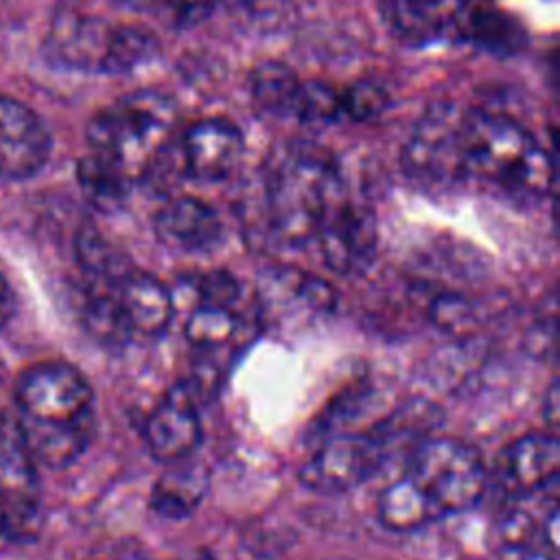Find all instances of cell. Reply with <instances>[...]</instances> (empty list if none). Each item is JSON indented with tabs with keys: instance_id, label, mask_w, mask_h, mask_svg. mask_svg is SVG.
Segmentation results:
<instances>
[{
	"instance_id": "obj_28",
	"label": "cell",
	"mask_w": 560,
	"mask_h": 560,
	"mask_svg": "<svg viewBox=\"0 0 560 560\" xmlns=\"http://www.w3.org/2000/svg\"><path fill=\"white\" fill-rule=\"evenodd\" d=\"M429 319L453 337H468L479 328V311L466 295L440 293L429 304Z\"/></svg>"
},
{
	"instance_id": "obj_12",
	"label": "cell",
	"mask_w": 560,
	"mask_h": 560,
	"mask_svg": "<svg viewBox=\"0 0 560 560\" xmlns=\"http://www.w3.org/2000/svg\"><path fill=\"white\" fill-rule=\"evenodd\" d=\"M149 453L164 464L188 459L201 442L197 396L186 381L175 383L144 422Z\"/></svg>"
},
{
	"instance_id": "obj_1",
	"label": "cell",
	"mask_w": 560,
	"mask_h": 560,
	"mask_svg": "<svg viewBox=\"0 0 560 560\" xmlns=\"http://www.w3.org/2000/svg\"><path fill=\"white\" fill-rule=\"evenodd\" d=\"M262 186L269 228L287 245L315 241L326 210L346 190L332 153L311 140L278 144Z\"/></svg>"
},
{
	"instance_id": "obj_21",
	"label": "cell",
	"mask_w": 560,
	"mask_h": 560,
	"mask_svg": "<svg viewBox=\"0 0 560 560\" xmlns=\"http://www.w3.org/2000/svg\"><path fill=\"white\" fill-rule=\"evenodd\" d=\"M376 516L385 529L407 534L424 527L435 518H442V512L431 501L427 490L407 472L381 492Z\"/></svg>"
},
{
	"instance_id": "obj_10",
	"label": "cell",
	"mask_w": 560,
	"mask_h": 560,
	"mask_svg": "<svg viewBox=\"0 0 560 560\" xmlns=\"http://www.w3.org/2000/svg\"><path fill=\"white\" fill-rule=\"evenodd\" d=\"M175 149L186 179L219 182L241 164L243 131L228 118H199L175 131Z\"/></svg>"
},
{
	"instance_id": "obj_13",
	"label": "cell",
	"mask_w": 560,
	"mask_h": 560,
	"mask_svg": "<svg viewBox=\"0 0 560 560\" xmlns=\"http://www.w3.org/2000/svg\"><path fill=\"white\" fill-rule=\"evenodd\" d=\"M116 24L85 13H61L50 28V48L55 57L77 70L105 72L109 44Z\"/></svg>"
},
{
	"instance_id": "obj_5",
	"label": "cell",
	"mask_w": 560,
	"mask_h": 560,
	"mask_svg": "<svg viewBox=\"0 0 560 560\" xmlns=\"http://www.w3.org/2000/svg\"><path fill=\"white\" fill-rule=\"evenodd\" d=\"M462 122L464 109L448 101L420 114L400 151V166L411 182L438 188L466 179Z\"/></svg>"
},
{
	"instance_id": "obj_11",
	"label": "cell",
	"mask_w": 560,
	"mask_h": 560,
	"mask_svg": "<svg viewBox=\"0 0 560 560\" xmlns=\"http://www.w3.org/2000/svg\"><path fill=\"white\" fill-rule=\"evenodd\" d=\"M44 120L13 96L0 94V182L33 177L50 155Z\"/></svg>"
},
{
	"instance_id": "obj_34",
	"label": "cell",
	"mask_w": 560,
	"mask_h": 560,
	"mask_svg": "<svg viewBox=\"0 0 560 560\" xmlns=\"http://www.w3.org/2000/svg\"><path fill=\"white\" fill-rule=\"evenodd\" d=\"M15 313V293L11 282L0 273V328L9 324Z\"/></svg>"
},
{
	"instance_id": "obj_36",
	"label": "cell",
	"mask_w": 560,
	"mask_h": 560,
	"mask_svg": "<svg viewBox=\"0 0 560 560\" xmlns=\"http://www.w3.org/2000/svg\"><path fill=\"white\" fill-rule=\"evenodd\" d=\"M120 2H125V4H144L149 0H120Z\"/></svg>"
},
{
	"instance_id": "obj_7",
	"label": "cell",
	"mask_w": 560,
	"mask_h": 560,
	"mask_svg": "<svg viewBox=\"0 0 560 560\" xmlns=\"http://www.w3.org/2000/svg\"><path fill=\"white\" fill-rule=\"evenodd\" d=\"M387 442L378 429L324 438L300 468V481L317 492H343L370 479L385 459Z\"/></svg>"
},
{
	"instance_id": "obj_32",
	"label": "cell",
	"mask_w": 560,
	"mask_h": 560,
	"mask_svg": "<svg viewBox=\"0 0 560 560\" xmlns=\"http://www.w3.org/2000/svg\"><path fill=\"white\" fill-rule=\"evenodd\" d=\"M540 523H542V518H536L529 510L512 508L510 512L503 514V518L499 523V538L505 547L521 551L527 542L534 540V536L540 529Z\"/></svg>"
},
{
	"instance_id": "obj_23",
	"label": "cell",
	"mask_w": 560,
	"mask_h": 560,
	"mask_svg": "<svg viewBox=\"0 0 560 560\" xmlns=\"http://www.w3.org/2000/svg\"><path fill=\"white\" fill-rule=\"evenodd\" d=\"M74 254H77L79 267L83 269L92 287L114 289L133 269L127 254L120 247H116L94 225H83L77 232Z\"/></svg>"
},
{
	"instance_id": "obj_3",
	"label": "cell",
	"mask_w": 560,
	"mask_h": 560,
	"mask_svg": "<svg viewBox=\"0 0 560 560\" xmlns=\"http://www.w3.org/2000/svg\"><path fill=\"white\" fill-rule=\"evenodd\" d=\"M177 105L158 90L133 92L101 109L85 129L88 155L103 162L131 186L153 155V151L175 133Z\"/></svg>"
},
{
	"instance_id": "obj_4",
	"label": "cell",
	"mask_w": 560,
	"mask_h": 560,
	"mask_svg": "<svg viewBox=\"0 0 560 560\" xmlns=\"http://www.w3.org/2000/svg\"><path fill=\"white\" fill-rule=\"evenodd\" d=\"M409 475L427 490L442 516L472 508L488 486V470L477 448L455 438L420 442Z\"/></svg>"
},
{
	"instance_id": "obj_35",
	"label": "cell",
	"mask_w": 560,
	"mask_h": 560,
	"mask_svg": "<svg viewBox=\"0 0 560 560\" xmlns=\"http://www.w3.org/2000/svg\"><path fill=\"white\" fill-rule=\"evenodd\" d=\"M542 416H545V420L549 422L551 429L558 424V389H556V385H551L549 392L545 394V400H542Z\"/></svg>"
},
{
	"instance_id": "obj_26",
	"label": "cell",
	"mask_w": 560,
	"mask_h": 560,
	"mask_svg": "<svg viewBox=\"0 0 560 560\" xmlns=\"http://www.w3.org/2000/svg\"><path fill=\"white\" fill-rule=\"evenodd\" d=\"M238 330V317L234 308L197 302L186 319V339L203 350L225 346Z\"/></svg>"
},
{
	"instance_id": "obj_30",
	"label": "cell",
	"mask_w": 560,
	"mask_h": 560,
	"mask_svg": "<svg viewBox=\"0 0 560 560\" xmlns=\"http://www.w3.org/2000/svg\"><path fill=\"white\" fill-rule=\"evenodd\" d=\"M389 98L381 83L372 79H359L352 83H346V114L348 120L363 122L376 118L385 107Z\"/></svg>"
},
{
	"instance_id": "obj_16",
	"label": "cell",
	"mask_w": 560,
	"mask_h": 560,
	"mask_svg": "<svg viewBox=\"0 0 560 560\" xmlns=\"http://www.w3.org/2000/svg\"><path fill=\"white\" fill-rule=\"evenodd\" d=\"M560 472V442L553 433H527L514 440L503 457V479L514 492L553 486Z\"/></svg>"
},
{
	"instance_id": "obj_25",
	"label": "cell",
	"mask_w": 560,
	"mask_h": 560,
	"mask_svg": "<svg viewBox=\"0 0 560 560\" xmlns=\"http://www.w3.org/2000/svg\"><path fill=\"white\" fill-rule=\"evenodd\" d=\"M293 118L300 122H339L346 114V85L326 79H302Z\"/></svg>"
},
{
	"instance_id": "obj_27",
	"label": "cell",
	"mask_w": 560,
	"mask_h": 560,
	"mask_svg": "<svg viewBox=\"0 0 560 560\" xmlns=\"http://www.w3.org/2000/svg\"><path fill=\"white\" fill-rule=\"evenodd\" d=\"M114 289L90 284L85 308H83V319L90 335L103 343H120L131 335L122 317V311L118 306Z\"/></svg>"
},
{
	"instance_id": "obj_6",
	"label": "cell",
	"mask_w": 560,
	"mask_h": 560,
	"mask_svg": "<svg viewBox=\"0 0 560 560\" xmlns=\"http://www.w3.org/2000/svg\"><path fill=\"white\" fill-rule=\"evenodd\" d=\"M18 422L68 424L94 416L88 378L66 361H42L22 372L15 387Z\"/></svg>"
},
{
	"instance_id": "obj_14",
	"label": "cell",
	"mask_w": 560,
	"mask_h": 560,
	"mask_svg": "<svg viewBox=\"0 0 560 560\" xmlns=\"http://www.w3.org/2000/svg\"><path fill=\"white\" fill-rule=\"evenodd\" d=\"M153 228L164 245L182 252L214 247L223 230L217 210L188 195L166 199L153 219Z\"/></svg>"
},
{
	"instance_id": "obj_8",
	"label": "cell",
	"mask_w": 560,
	"mask_h": 560,
	"mask_svg": "<svg viewBox=\"0 0 560 560\" xmlns=\"http://www.w3.org/2000/svg\"><path fill=\"white\" fill-rule=\"evenodd\" d=\"M42 521L39 483L18 422L0 416V536L26 540Z\"/></svg>"
},
{
	"instance_id": "obj_33",
	"label": "cell",
	"mask_w": 560,
	"mask_h": 560,
	"mask_svg": "<svg viewBox=\"0 0 560 560\" xmlns=\"http://www.w3.org/2000/svg\"><path fill=\"white\" fill-rule=\"evenodd\" d=\"M221 4V0H168V9H171V18L177 26L188 28L199 24L201 20H206L217 7Z\"/></svg>"
},
{
	"instance_id": "obj_37",
	"label": "cell",
	"mask_w": 560,
	"mask_h": 560,
	"mask_svg": "<svg viewBox=\"0 0 560 560\" xmlns=\"http://www.w3.org/2000/svg\"><path fill=\"white\" fill-rule=\"evenodd\" d=\"M462 2H468V0H462Z\"/></svg>"
},
{
	"instance_id": "obj_20",
	"label": "cell",
	"mask_w": 560,
	"mask_h": 560,
	"mask_svg": "<svg viewBox=\"0 0 560 560\" xmlns=\"http://www.w3.org/2000/svg\"><path fill=\"white\" fill-rule=\"evenodd\" d=\"M24 444L35 464L63 468L77 462L94 435V416L68 424L18 422Z\"/></svg>"
},
{
	"instance_id": "obj_15",
	"label": "cell",
	"mask_w": 560,
	"mask_h": 560,
	"mask_svg": "<svg viewBox=\"0 0 560 560\" xmlns=\"http://www.w3.org/2000/svg\"><path fill=\"white\" fill-rule=\"evenodd\" d=\"M114 291L131 335L158 337L173 322L175 295L160 278L133 267Z\"/></svg>"
},
{
	"instance_id": "obj_18",
	"label": "cell",
	"mask_w": 560,
	"mask_h": 560,
	"mask_svg": "<svg viewBox=\"0 0 560 560\" xmlns=\"http://www.w3.org/2000/svg\"><path fill=\"white\" fill-rule=\"evenodd\" d=\"M455 37L494 55H514L527 44V31L514 15L494 7H470L466 2H462L457 13Z\"/></svg>"
},
{
	"instance_id": "obj_17",
	"label": "cell",
	"mask_w": 560,
	"mask_h": 560,
	"mask_svg": "<svg viewBox=\"0 0 560 560\" xmlns=\"http://www.w3.org/2000/svg\"><path fill=\"white\" fill-rule=\"evenodd\" d=\"M462 0H385V22L407 44L455 37Z\"/></svg>"
},
{
	"instance_id": "obj_9",
	"label": "cell",
	"mask_w": 560,
	"mask_h": 560,
	"mask_svg": "<svg viewBox=\"0 0 560 560\" xmlns=\"http://www.w3.org/2000/svg\"><path fill=\"white\" fill-rule=\"evenodd\" d=\"M315 241L328 269L341 276L361 271L376 252V219L365 203L343 190L326 210Z\"/></svg>"
},
{
	"instance_id": "obj_31",
	"label": "cell",
	"mask_w": 560,
	"mask_h": 560,
	"mask_svg": "<svg viewBox=\"0 0 560 560\" xmlns=\"http://www.w3.org/2000/svg\"><path fill=\"white\" fill-rule=\"evenodd\" d=\"M195 280V293L197 302H208V304H219V306H230L234 308V302L241 295V287L236 278L223 269L206 271ZM195 302V304H197Z\"/></svg>"
},
{
	"instance_id": "obj_19",
	"label": "cell",
	"mask_w": 560,
	"mask_h": 560,
	"mask_svg": "<svg viewBox=\"0 0 560 560\" xmlns=\"http://www.w3.org/2000/svg\"><path fill=\"white\" fill-rule=\"evenodd\" d=\"M210 486L208 470L201 464L188 459L173 462L155 479L149 497V508L162 518L190 516Z\"/></svg>"
},
{
	"instance_id": "obj_24",
	"label": "cell",
	"mask_w": 560,
	"mask_h": 560,
	"mask_svg": "<svg viewBox=\"0 0 560 560\" xmlns=\"http://www.w3.org/2000/svg\"><path fill=\"white\" fill-rule=\"evenodd\" d=\"M160 55V39L153 31L136 24H116L105 74H127Z\"/></svg>"
},
{
	"instance_id": "obj_22",
	"label": "cell",
	"mask_w": 560,
	"mask_h": 560,
	"mask_svg": "<svg viewBox=\"0 0 560 560\" xmlns=\"http://www.w3.org/2000/svg\"><path fill=\"white\" fill-rule=\"evenodd\" d=\"M302 79L282 61H258L247 77V90L258 109L280 118H293Z\"/></svg>"
},
{
	"instance_id": "obj_2",
	"label": "cell",
	"mask_w": 560,
	"mask_h": 560,
	"mask_svg": "<svg viewBox=\"0 0 560 560\" xmlns=\"http://www.w3.org/2000/svg\"><path fill=\"white\" fill-rule=\"evenodd\" d=\"M462 149L466 177L499 184L521 197H545L551 190V155L508 114L464 109Z\"/></svg>"
},
{
	"instance_id": "obj_29",
	"label": "cell",
	"mask_w": 560,
	"mask_h": 560,
	"mask_svg": "<svg viewBox=\"0 0 560 560\" xmlns=\"http://www.w3.org/2000/svg\"><path fill=\"white\" fill-rule=\"evenodd\" d=\"M287 289L293 291V295L308 308L313 311H324L330 313L337 306V291L335 287L322 278V276H313V273H304L300 269H287L282 273Z\"/></svg>"
}]
</instances>
